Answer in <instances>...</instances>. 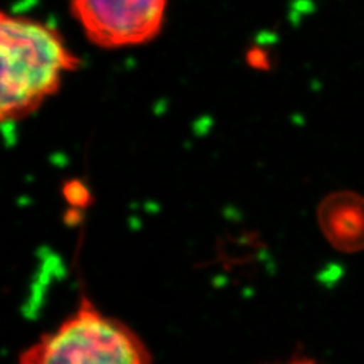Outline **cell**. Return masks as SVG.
Here are the masks:
<instances>
[{"label": "cell", "instance_id": "obj_1", "mask_svg": "<svg viewBox=\"0 0 364 364\" xmlns=\"http://www.w3.org/2000/svg\"><path fill=\"white\" fill-rule=\"evenodd\" d=\"M2 122H18L56 95L65 75L76 70L79 58L61 33L40 20L2 13Z\"/></svg>", "mask_w": 364, "mask_h": 364}, {"label": "cell", "instance_id": "obj_5", "mask_svg": "<svg viewBox=\"0 0 364 364\" xmlns=\"http://www.w3.org/2000/svg\"><path fill=\"white\" fill-rule=\"evenodd\" d=\"M63 195L65 200L70 203V207L73 208H82L87 207L91 195L87 188V186L81 181H70L63 187Z\"/></svg>", "mask_w": 364, "mask_h": 364}, {"label": "cell", "instance_id": "obj_2", "mask_svg": "<svg viewBox=\"0 0 364 364\" xmlns=\"http://www.w3.org/2000/svg\"><path fill=\"white\" fill-rule=\"evenodd\" d=\"M17 364H152V355L134 329L82 294L76 311L23 350Z\"/></svg>", "mask_w": 364, "mask_h": 364}, {"label": "cell", "instance_id": "obj_6", "mask_svg": "<svg viewBox=\"0 0 364 364\" xmlns=\"http://www.w3.org/2000/svg\"><path fill=\"white\" fill-rule=\"evenodd\" d=\"M290 364H316L314 361H311V360H305V358H302V360H296V361H293V363H290Z\"/></svg>", "mask_w": 364, "mask_h": 364}, {"label": "cell", "instance_id": "obj_3", "mask_svg": "<svg viewBox=\"0 0 364 364\" xmlns=\"http://www.w3.org/2000/svg\"><path fill=\"white\" fill-rule=\"evenodd\" d=\"M85 37L102 49H128L156 38L167 0H70Z\"/></svg>", "mask_w": 364, "mask_h": 364}, {"label": "cell", "instance_id": "obj_4", "mask_svg": "<svg viewBox=\"0 0 364 364\" xmlns=\"http://www.w3.org/2000/svg\"><path fill=\"white\" fill-rule=\"evenodd\" d=\"M317 222L328 243L341 252L364 249V196L354 191L328 195L317 208Z\"/></svg>", "mask_w": 364, "mask_h": 364}]
</instances>
